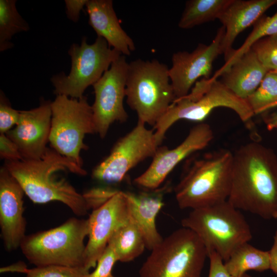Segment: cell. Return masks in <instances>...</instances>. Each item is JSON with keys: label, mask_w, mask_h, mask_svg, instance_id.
I'll return each mask as SVG.
<instances>
[{"label": "cell", "mask_w": 277, "mask_h": 277, "mask_svg": "<svg viewBox=\"0 0 277 277\" xmlns=\"http://www.w3.org/2000/svg\"><path fill=\"white\" fill-rule=\"evenodd\" d=\"M231 0H190L186 2L178 23L179 28L190 29L218 19Z\"/></svg>", "instance_id": "cb8c5ba5"}, {"label": "cell", "mask_w": 277, "mask_h": 277, "mask_svg": "<svg viewBox=\"0 0 277 277\" xmlns=\"http://www.w3.org/2000/svg\"><path fill=\"white\" fill-rule=\"evenodd\" d=\"M220 107L234 111L245 123L254 115L246 100L234 94L221 81L203 78L187 95L174 100L153 127L157 145L162 144L167 131L179 120L202 123L213 109Z\"/></svg>", "instance_id": "277c9868"}, {"label": "cell", "mask_w": 277, "mask_h": 277, "mask_svg": "<svg viewBox=\"0 0 277 277\" xmlns=\"http://www.w3.org/2000/svg\"><path fill=\"white\" fill-rule=\"evenodd\" d=\"M29 270L26 264L22 261H19L10 265L2 267L0 269L1 273L19 272L26 274Z\"/></svg>", "instance_id": "8d00e7d4"}, {"label": "cell", "mask_w": 277, "mask_h": 277, "mask_svg": "<svg viewBox=\"0 0 277 277\" xmlns=\"http://www.w3.org/2000/svg\"><path fill=\"white\" fill-rule=\"evenodd\" d=\"M122 194L117 190L100 206L93 209L88 220V240L86 244L85 268L89 271L107 246L114 232L130 218Z\"/></svg>", "instance_id": "9a60e30c"}, {"label": "cell", "mask_w": 277, "mask_h": 277, "mask_svg": "<svg viewBox=\"0 0 277 277\" xmlns=\"http://www.w3.org/2000/svg\"><path fill=\"white\" fill-rule=\"evenodd\" d=\"M19 111L12 108L10 103L1 91L0 95V132L6 133L19 121Z\"/></svg>", "instance_id": "4dcf8cb0"}, {"label": "cell", "mask_w": 277, "mask_h": 277, "mask_svg": "<svg viewBox=\"0 0 277 277\" xmlns=\"http://www.w3.org/2000/svg\"><path fill=\"white\" fill-rule=\"evenodd\" d=\"M169 68L156 59L129 63L126 97L138 121L153 127L175 99Z\"/></svg>", "instance_id": "8992f818"}, {"label": "cell", "mask_w": 277, "mask_h": 277, "mask_svg": "<svg viewBox=\"0 0 277 277\" xmlns=\"http://www.w3.org/2000/svg\"><path fill=\"white\" fill-rule=\"evenodd\" d=\"M254 115L277 107V71H269L256 90L246 100Z\"/></svg>", "instance_id": "4316f807"}, {"label": "cell", "mask_w": 277, "mask_h": 277, "mask_svg": "<svg viewBox=\"0 0 277 277\" xmlns=\"http://www.w3.org/2000/svg\"><path fill=\"white\" fill-rule=\"evenodd\" d=\"M233 154L228 201L240 210L265 219L277 212V156L259 142L247 143Z\"/></svg>", "instance_id": "6da1fadb"}, {"label": "cell", "mask_w": 277, "mask_h": 277, "mask_svg": "<svg viewBox=\"0 0 277 277\" xmlns=\"http://www.w3.org/2000/svg\"><path fill=\"white\" fill-rule=\"evenodd\" d=\"M233 160V153L227 149L207 152L188 160L174 188L179 207L194 209L227 201Z\"/></svg>", "instance_id": "3957f363"}, {"label": "cell", "mask_w": 277, "mask_h": 277, "mask_svg": "<svg viewBox=\"0 0 277 277\" xmlns=\"http://www.w3.org/2000/svg\"><path fill=\"white\" fill-rule=\"evenodd\" d=\"M227 271L240 277L249 270L263 272L270 269L269 251L255 248L249 242L239 246L224 262Z\"/></svg>", "instance_id": "603a6c76"}, {"label": "cell", "mask_w": 277, "mask_h": 277, "mask_svg": "<svg viewBox=\"0 0 277 277\" xmlns=\"http://www.w3.org/2000/svg\"><path fill=\"white\" fill-rule=\"evenodd\" d=\"M261 115L268 130L271 131L277 128V107L265 112Z\"/></svg>", "instance_id": "e575fe53"}, {"label": "cell", "mask_w": 277, "mask_h": 277, "mask_svg": "<svg viewBox=\"0 0 277 277\" xmlns=\"http://www.w3.org/2000/svg\"><path fill=\"white\" fill-rule=\"evenodd\" d=\"M0 156L5 161L23 159L16 145L5 133L0 134Z\"/></svg>", "instance_id": "1f68e13d"}, {"label": "cell", "mask_w": 277, "mask_h": 277, "mask_svg": "<svg viewBox=\"0 0 277 277\" xmlns=\"http://www.w3.org/2000/svg\"><path fill=\"white\" fill-rule=\"evenodd\" d=\"M129 63L121 55L93 85L95 99L91 106L96 133L104 138L115 122L124 123L128 115L124 107Z\"/></svg>", "instance_id": "7c38bea8"}, {"label": "cell", "mask_w": 277, "mask_h": 277, "mask_svg": "<svg viewBox=\"0 0 277 277\" xmlns=\"http://www.w3.org/2000/svg\"><path fill=\"white\" fill-rule=\"evenodd\" d=\"M277 0H231L218 19L225 28L222 43V52L225 62L233 49L232 45L239 34L253 24Z\"/></svg>", "instance_id": "ac0fdd59"}, {"label": "cell", "mask_w": 277, "mask_h": 277, "mask_svg": "<svg viewBox=\"0 0 277 277\" xmlns=\"http://www.w3.org/2000/svg\"><path fill=\"white\" fill-rule=\"evenodd\" d=\"M108 245L113 249L118 261L123 263L133 261L146 248L144 237L131 217L114 232Z\"/></svg>", "instance_id": "7402d4cb"}, {"label": "cell", "mask_w": 277, "mask_h": 277, "mask_svg": "<svg viewBox=\"0 0 277 277\" xmlns=\"http://www.w3.org/2000/svg\"><path fill=\"white\" fill-rule=\"evenodd\" d=\"M49 142L51 148L82 167V150L86 134L96 133L92 107L85 96L80 98L57 95L51 103Z\"/></svg>", "instance_id": "9c48e42d"}, {"label": "cell", "mask_w": 277, "mask_h": 277, "mask_svg": "<svg viewBox=\"0 0 277 277\" xmlns=\"http://www.w3.org/2000/svg\"><path fill=\"white\" fill-rule=\"evenodd\" d=\"M88 234L87 219L71 217L55 228L26 235L20 248L36 267L55 265L85 268L84 241Z\"/></svg>", "instance_id": "52a82bcc"}, {"label": "cell", "mask_w": 277, "mask_h": 277, "mask_svg": "<svg viewBox=\"0 0 277 277\" xmlns=\"http://www.w3.org/2000/svg\"><path fill=\"white\" fill-rule=\"evenodd\" d=\"M25 192L17 181L4 166L0 170V227L6 250L20 247L26 236Z\"/></svg>", "instance_id": "e0dca14e"}, {"label": "cell", "mask_w": 277, "mask_h": 277, "mask_svg": "<svg viewBox=\"0 0 277 277\" xmlns=\"http://www.w3.org/2000/svg\"><path fill=\"white\" fill-rule=\"evenodd\" d=\"M117 261L118 260L113 249L107 245L99 258L94 270L85 274L84 277H115L112 274V270Z\"/></svg>", "instance_id": "f546056e"}, {"label": "cell", "mask_w": 277, "mask_h": 277, "mask_svg": "<svg viewBox=\"0 0 277 277\" xmlns=\"http://www.w3.org/2000/svg\"><path fill=\"white\" fill-rule=\"evenodd\" d=\"M276 130H277V128H276Z\"/></svg>", "instance_id": "f35d334b"}, {"label": "cell", "mask_w": 277, "mask_h": 277, "mask_svg": "<svg viewBox=\"0 0 277 277\" xmlns=\"http://www.w3.org/2000/svg\"><path fill=\"white\" fill-rule=\"evenodd\" d=\"M167 186L153 192L135 193L122 191L131 219L142 233L146 248L151 250L163 240L156 226V217L164 206L163 196Z\"/></svg>", "instance_id": "d6986e66"}, {"label": "cell", "mask_w": 277, "mask_h": 277, "mask_svg": "<svg viewBox=\"0 0 277 277\" xmlns=\"http://www.w3.org/2000/svg\"><path fill=\"white\" fill-rule=\"evenodd\" d=\"M224 34L222 26L209 45L200 43L191 52L180 51L173 53L168 73L175 99L187 95L200 77H211L213 62L222 54Z\"/></svg>", "instance_id": "4fadbf2b"}, {"label": "cell", "mask_w": 277, "mask_h": 277, "mask_svg": "<svg viewBox=\"0 0 277 277\" xmlns=\"http://www.w3.org/2000/svg\"><path fill=\"white\" fill-rule=\"evenodd\" d=\"M158 147L154 130L137 121L130 132L117 141L108 156L93 169L92 177L105 183H118L140 163L152 158Z\"/></svg>", "instance_id": "8fae6325"}, {"label": "cell", "mask_w": 277, "mask_h": 277, "mask_svg": "<svg viewBox=\"0 0 277 277\" xmlns=\"http://www.w3.org/2000/svg\"><path fill=\"white\" fill-rule=\"evenodd\" d=\"M207 250L191 230L174 231L151 250L139 277H202Z\"/></svg>", "instance_id": "ba28073f"}, {"label": "cell", "mask_w": 277, "mask_h": 277, "mask_svg": "<svg viewBox=\"0 0 277 277\" xmlns=\"http://www.w3.org/2000/svg\"><path fill=\"white\" fill-rule=\"evenodd\" d=\"M88 0H65L67 17L73 22H77L80 18L81 11Z\"/></svg>", "instance_id": "836d02e7"}, {"label": "cell", "mask_w": 277, "mask_h": 277, "mask_svg": "<svg viewBox=\"0 0 277 277\" xmlns=\"http://www.w3.org/2000/svg\"><path fill=\"white\" fill-rule=\"evenodd\" d=\"M273 218L277 219V212L274 214Z\"/></svg>", "instance_id": "74e56055"}, {"label": "cell", "mask_w": 277, "mask_h": 277, "mask_svg": "<svg viewBox=\"0 0 277 277\" xmlns=\"http://www.w3.org/2000/svg\"><path fill=\"white\" fill-rule=\"evenodd\" d=\"M250 49L267 69L277 71V34L258 40Z\"/></svg>", "instance_id": "83f0119b"}, {"label": "cell", "mask_w": 277, "mask_h": 277, "mask_svg": "<svg viewBox=\"0 0 277 277\" xmlns=\"http://www.w3.org/2000/svg\"><path fill=\"white\" fill-rule=\"evenodd\" d=\"M268 71L250 49L221 75V82L236 96L246 100Z\"/></svg>", "instance_id": "44dd1931"}, {"label": "cell", "mask_w": 277, "mask_h": 277, "mask_svg": "<svg viewBox=\"0 0 277 277\" xmlns=\"http://www.w3.org/2000/svg\"><path fill=\"white\" fill-rule=\"evenodd\" d=\"M15 0H0V51L12 48L10 42L15 34L27 31L29 26L16 8Z\"/></svg>", "instance_id": "d4e9b609"}, {"label": "cell", "mask_w": 277, "mask_h": 277, "mask_svg": "<svg viewBox=\"0 0 277 277\" xmlns=\"http://www.w3.org/2000/svg\"><path fill=\"white\" fill-rule=\"evenodd\" d=\"M88 23L109 46L122 55L129 56L135 50L132 39L123 30L111 0H88L86 5Z\"/></svg>", "instance_id": "ffe728a7"}, {"label": "cell", "mask_w": 277, "mask_h": 277, "mask_svg": "<svg viewBox=\"0 0 277 277\" xmlns=\"http://www.w3.org/2000/svg\"><path fill=\"white\" fill-rule=\"evenodd\" d=\"M270 269L277 275V230L273 236V243L269 251Z\"/></svg>", "instance_id": "d590c367"}, {"label": "cell", "mask_w": 277, "mask_h": 277, "mask_svg": "<svg viewBox=\"0 0 277 277\" xmlns=\"http://www.w3.org/2000/svg\"><path fill=\"white\" fill-rule=\"evenodd\" d=\"M213 138L210 126L204 122L193 126L184 141L174 148L159 147L148 168L134 180L137 185L150 190L160 186L184 159L206 148Z\"/></svg>", "instance_id": "5bb4252c"}, {"label": "cell", "mask_w": 277, "mask_h": 277, "mask_svg": "<svg viewBox=\"0 0 277 277\" xmlns=\"http://www.w3.org/2000/svg\"><path fill=\"white\" fill-rule=\"evenodd\" d=\"M89 272L83 267L52 265L29 269L25 277H84Z\"/></svg>", "instance_id": "f1b7e54d"}, {"label": "cell", "mask_w": 277, "mask_h": 277, "mask_svg": "<svg viewBox=\"0 0 277 277\" xmlns=\"http://www.w3.org/2000/svg\"><path fill=\"white\" fill-rule=\"evenodd\" d=\"M71 60L68 75L64 72L54 75L51 82L54 92L71 98H80L85 90L97 82L121 55L110 47L103 38L97 36L92 44L83 37L81 45L73 44L68 50Z\"/></svg>", "instance_id": "30bf717a"}, {"label": "cell", "mask_w": 277, "mask_h": 277, "mask_svg": "<svg viewBox=\"0 0 277 277\" xmlns=\"http://www.w3.org/2000/svg\"><path fill=\"white\" fill-rule=\"evenodd\" d=\"M4 166L34 203L61 202L77 216L86 215L91 209L85 193H80L65 179H59L55 174L68 170L85 175L86 171L52 148H48L41 159L5 161Z\"/></svg>", "instance_id": "7a4b0ae2"}, {"label": "cell", "mask_w": 277, "mask_h": 277, "mask_svg": "<svg viewBox=\"0 0 277 277\" xmlns=\"http://www.w3.org/2000/svg\"><path fill=\"white\" fill-rule=\"evenodd\" d=\"M181 224L196 234L208 253L215 251L224 262L252 237L250 226L241 210L228 201L192 209L182 220Z\"/></svg>", "instance_id": "5b68a950"}, {"label": "cell", "mask_w": 277, "mask_h": 277, "mask_svg": "<svg viewBox=\"0 0 277 277\" xmlns=\"http://www.w3.org/2000/svg\"><path fill=\"white\" fill-rule=\"evenodd\" d=\"M210 267L208 277H236L231 275L226 269L224 261L215 251H210L208 253ZM240 277H252L246 273Z\"/></svg>", "instance_id": "d6a6232c"}, {"label": "cell", "mask_w": 277, "mask_h": 277, "mask_svg": "<svg viewBox=\"0 0 277 277\" xmlns=\"http://www.w3.org/2000/svg\"><path fill=\"white\" fill-rule=\"evenodd\" d=\"M253 29L243 45L233 52L224 65L216 71L212 78L217 79L232 65L249 50L258 40L277 34V12L271 16H262L253 25Z\"/></svg>", "instance_id": "484cf974"}, {"label": "cell", "mask_w": 277, "mask_h": 277, "mask_svg": "<svg viewBox=\"0 0 277 277\" xmlns=\"http://www.w3.org/2000/svg\"><path fill=\"white\" fill-rule=\"evenodd\" d=\"M51 103L43 101L35 108L19 111L18 123L5 133L17 146L22 160H39L46 153L51 129Z\"/></svg>", "instance_id": "2e32d148"}]
</instances>
